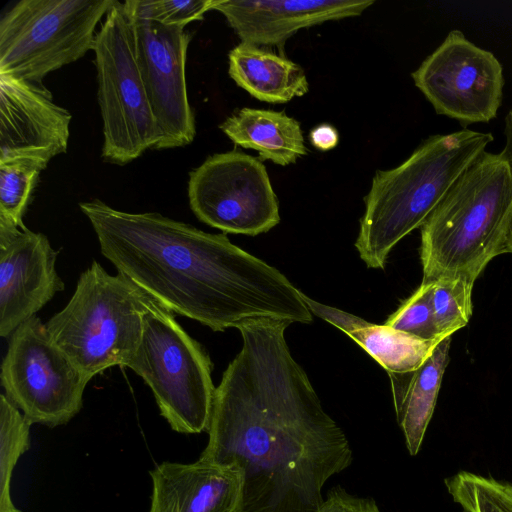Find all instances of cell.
<instances>
[{"instance_id": "4316f807", "label": "cell", "mask_w": 512, "mask_h": 512, "mask_svg": "<svg viewBox=\"0 0 512 512\" xmlns=\"http://www.w3.org/2000/svg\"><path fill=\"white\" fill-rule=\"evenodd\" d=\"M315 512H381L375 499L349 493L338 486L330 490Z\"/></svg>"}, {"instance_id": "7c38bea8", "label": "cell", "mask_w": 512, "mask_h": 512, "mask_svg": "<svg viewBox=\"0 0 512 512\" xmlns=\"http://www.w3.org/2000/svg\"><path fill=\"white\" fill-rule=\"evenodd\" d=\"M126 10L140 73L161 132L157 149L188 145L196 135L185 72L192 35L184 27L163 25Z\"/></svg>"}, {"instance_id": "5bb4252c", "label": "cell", "mask_w": 512, "mask_h": 512, "mask_svg": "<svg viewBox=\"0 0 512 512\" xmlns=\"http://www.w3.org/2000/svg\"><path fill=\"white\" fill-rule=\"evenodd\" d=\"M71 119L42 83L0 75V161L32 159L47 166L66 152Z\"/></svg>"}, {"instance_id": "ac0fdd59", "label": "cell", "mask_w": 512, "mask_h": 512, "mask_svg": "<svg viewBox=\"0 0 512 512\" xmlns=\"http://www.w3.org/2000/svg\"><path fill=\"white\" fill-rule=\"evenodd\" d=\"M451 337L443 339L418 369L389 373L397 423L411 456L420 451L449 362Z\"/></svg>"}, {"instance_id": "d6986e66", "label": "cell", "mask_w": 512, "mask_h": 512, "mask_svg": "<svg viewBox=\"0 0 512 512\" xmlns=\"http://www.w3.org/2000/svg\"><path fill=\"white\" fill-rule=\"evenodd\" d=\"M228 62L234 82L260 101L286 103L309 90L303 68L266 47L241 42L230 50Z\"/></svg>"}, {"instance_id": "7402d4cb", "label": "cell", "mask_w": 512, "mask_h": 512, "mask_svg": "<svg viewBox=\"0 0 512 512\" xmlns=\"http://www.w3.org/2000/svg\"><path fill=\"white\" fill-rule=\"evenodd\" d=\"M474 281L463 274H445L433 281L432 305L435 322L442 338L465 327L473 313Z\"/></svg>"}, {"instance_id": "83f0119b", "label": "cell", "mask_w": 512, "mask_h": 512, "mask_svg": "<svg viewBox=\"0 0 512 512\" xmlns=\"http://www.w3.org/2000/svg\"><path fill=\"white\" fill-rule=\"evenodd\" d=\"M311 144L321 151L333 149L339 142L338 131L330 124H320L314 127L309 135Z\"/></svg>"}, {"instance_id": "6da1fadb", "label": "cell", "mask_w": 512, "mask_h": 512, "mask_svg": "<svg viewBox=\"0 0 512 512\" xmlns=\"http://www.w3.org/2000/svg\"><path fill=\"white\" fill-rule=\"evenodd\" d=\"M290 324L239 325L242 348L215 390L199 458L240 470L241 512H315L327 481L353 461L347 436L289 350Z\"/></svg>"}, {"instance_id": "44dd1931", "label": "cell", "mask_w": 512, "mask_h": 512, "mask_svg": "<svg viewBox=\"0 0 512 512\" xmlns=\"http://www.w3.org/2000/svg\"><path fill=\"white\" fill-rule=\"evenodd\" d=\"M31 422L0 395V512H21L11 498V480L19 458L30 447Z\"/></svg>"}, {"instance_id": "d4e9b609", "label": "cell", "mask_w": 512, "mask_h": 512, "mask_svg": "<svg viewBox=\"0 0 512 512\" xmlns=\"http://www.w3.org/2000/svg\"><path fill=\"white\" fill-rule=\"evenodd\" d=\"M433 281L421 282L415 292L384 324L426 340L445 339L437 330L432 305Z\"/></svg>"}, {"instance_id": "8992f818", "label": "cell", "mask_w": 512, "mask_h": 512, "mask_svg": "<svg viewBox=\"0 0 512 512\" xmlns=\"http://www.w3.org/2000/svg\"><path fill=\"white\" fill-rule=\"evenodd\" d=\"M127 367L149 386L173 431H208L216 390L211 359L173 312L154 299L144 316L140 345Z\"/></svg>"}, {"instance_id": "52a82bcc", "label": "cell", "mask_w": 512, "mask_h": 512, "mask_svg": "<svg viewBox=\"0 0 512 512\" xmlns=\"http://www.w3.org/2000/svg\"><path fill=\"white\" fill-rule=\"evenodd\" d=\"M105 161L125 165L157 149L161 132L138 66L131 17L115 1L96 34L93 49Z\"/></svg>"}, {"instance_id": "9c48e42d", "label": "cell", "mask_w": 512, "mask_h": 512, "mask_svg": "<svg viewBox=\"0 0 512 512\" xmlns=\"http://www.w3.org/2000/svg\"><path fill=\"white\" fill-rule=\"evenodd\" d=\"M0 380L6 397L31 424L48 427L65 425L80 412L89 383L36 315L10 335Z\"/></svg>"}, {"instance_id": "ffe728a7", "label": "cell", "mask_w": 512, "mask_h": 512, "mask_svg": "<svg viewBox=\"0 0 512 512\" xmlns=\"http://www.w3.org/2000/svg\"><path fill=\"white\" fill-rule=\"evenodd\" d=\"M219 127L235 145L257 151L261 161L287 166L308 153L300 123L284 111L245 107Z\"/></svg>"}, {"instance_id": "7a4b0ae2", "label": "cell", "mask_w": 512, "mask_h": 512, "mask_svg": "<svg viewBox=\"0 0 512 512\" xmlns=\"http://www.w3.org/2000/svg\"><path fill=\"white\" fill-rule=\"evenodd\" d=\"M79 207L102 255L173 313L215 332L252 319L313 320L303 292L225 234L207 233L155 212L120 211L99 199Z\"/></svg>"}, {"instance_id": "484cf974", "label": "cell", "mask_w": 512, "mask_h": 512, "mask_svg": "<svg viewBox=\"0 0 512 512\" xmlns=\"http://www.w3.org/2000/svg\"><path fill=\"white\" fill-rule=\"evenodd\" d=\"M214 0H127L126 8L134 15L167 26L184 27L202 20Z\"/></svg>"}, {"instance_id": "603a6c76", "label": "cell", "mask_w": 512, "mask_h": 512, "mask_svg": "<svg viewBox=\"0 0 512 512\" xmlns=\"http://www.w3.org/2000/svg\"><path fill=\"white\" fill-rule=\"evenodd\" d=\"M452 499L464 512H512V484L461 471L445 480Z\"/></svg>"}, {"instance_id": "30bf717a", "label": "cell", "mask_w": 512, "mask_h": 512, "mask_svg": "<svg viewBox=\"0 0 512 512\" xmlns=\"http://www.w3.org/2000/svg\"><path fill=\"white\" fill-rule=\"evenodd\" d=\"M188 199L201 222L225 233L256 236L280 222L265 166L238 150L214 154L191 171Z\"/></svg>"}, {"instance_id": "e0dca14e", "label": "cell", "mask_w": 512, "mask_h": 512, "mask_svg": "<svg viewBox=\"0 0 512 512\" xmlns=\"http://www.w3.org/2000/svg\"><path fill=\"white\" fill-rule=\"evenodd\" d=\"M313 315L337 327L358 343L387 373L418 369L443 339L426 340L386 324L370 323L358 316L317 302L303 293Z\"/></svg>"}, {"instance_id": "f1b7e54d", "label": "cell", "mask_w": 512, "mask_h": 512, "mask_svg": "<svg viewBox=\"0 0 512 512\" xmlns=\"http://www.w3.org/2000/svg\"><path fill=\"white\" fill-rule=\"evenodd\" d=\"M505 145L502 154L506 157L512 168V108L508 111L504 121ZM506 253L512 254V222L506 241Z\"/></svg>"}, {"instance_id": "2e32d148", "label": "cell", "mask_w": 512, "mask_h": 512, "mask_svg": "<svg viewBox=\"0 0 512 512\" xmlns=\"http://www.w3.org/2000/svg\"><path fill=\"white\" fill-rule=\"evenodd\" d=\"M148 512H241L239 469L199 458L193 463L162 462L150 472Z\"/></svg>"}, {"instance_id": "ba28073f", "label": "cell", "mask_w": 512, "mask_h": 512, "mask_svg": "<svg viewBox=\"0 0 512 512\" xmlns=\"http://www.w3.org/2000/svg\"><path fill=\"white\" fill-rule=\"evenodd\" d=\"M116 0H21L0 20V75L39 82L93 49Z\"/></svg>"}, {"instance_id": "8fae6325", "label": "cell", "mask_w": 512, "mask_h": 512, "mask_svg": "<svg viewBox=\"0 0 512 512\" xmlns=\"http://www.w3.org/2000/svg\"><path fill=\"white\" fill-rule=\"evenodd\" d=\"M411 77L437 114L457 120L464 128L489 123L502 104V64L458 29L447 34Z\"/></svg>"}, {"instance_id": "cb8c5ba5", "label": "cell", "mask_w": 512, "mask_h": 512, "mask_svg": "<svg viewBox=\"0 0 512 512\" xmlns=\"http://www.w3.org/2000/svg\"><path fill=\"white\" fill-rule=\"evenodd\" d=\"M46 167L32 159L0 161V220L26 228L23 216L40 172Z\"/></svg>"}, {"instance_id": "9a60e30c", "label": "cell", "mask_w": 512, "mask_h": 512, "mask_svg": "<svg viewBox=\"0 0 512 512\" xmlns=\"http://www.w3.org/2000/svg\"><path fill=\"white\" fill-rule=\"evenodd\" d=\"M373 0H214L241 42L282 47L302 28L362 14Z\"/></svg>"}, {"instance_id": "3957f363", "label": "cell", "mask_w": 512, "mask_h": 512, "mask_svg": "<svg viewBox=\"0 0 512 512\" xmlns=\"http://www.w3.org/2000/svg\"><path fill=\"white\" fill-rule=\"evenodd\" d=\"M493 139L490 132L468 128L431 135L400 165L375 173L355 242L369 268H384L393 247L423 225Z\"/></svg>"}, {"instance_id": "277c9868", "label": "cell", "mask_w": 512, "mask_h": 512, "mask_svg": "<svg viewBox=\"0 0 512 512\" xmlns=\"http://www.w3.org/2000/svg\"><path fill=\"white\" fill-rule=\"evenodd\" d=\"M512 222V168L484 151L459 176L421 228L423 282L459 273L472 281L506 253Z\"/></svg>"}, {"instance_id": "4fadbf2b", "label": "cell", "mask_w": 512, "mask_h": 512, "mask_svg": "<svg viewBox=\"0 0 512 512\" xmlns=\"http://www.w3.org/2000/svg\"><path fill=\"white\" fill-rule=\"evenodd\" d=\"M46 235L0 220V335H10L65 285Z\"/></svg>"}, {"instance_id": "5b68a950", "label": "cell", "mask_w": 512, "mask_h": 512, "mask_svg": "<svg viewBox=\"0 0 512 512\" xmlns=\"http://www.w3.org/2000/svg\"><path fill=\"white\" fill-rule=\"evenodd\" d=\"M152 300L121 273L111 275L93 261L66 306L45 325L52 341L90 381L110 367L128 366Z\"/></svg>"}]
</instances>
